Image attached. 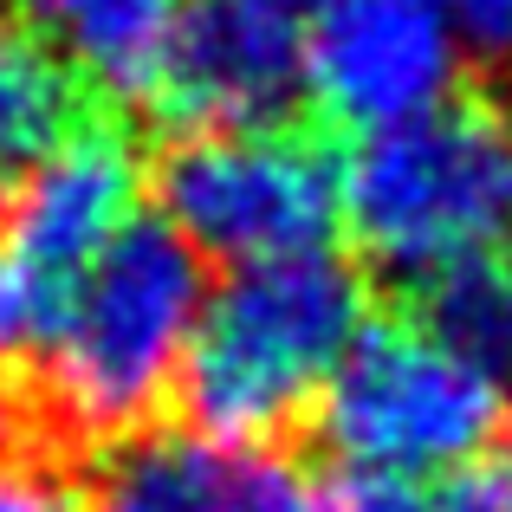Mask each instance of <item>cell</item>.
<instances>
[{"instance_id": "6da1fadb", "label": "cell", "mask_w": 512, "mask_h": 512, "mask_svg": "<svg viewBox=\"0 0 512 512\" xmlns=\"http://www.w3.org/2000/svg\"><path fill=\"white\" fill-rule=\"evenodd\" d=\"M201 299V253L163 214H137L78 279L59 338L33 363H20L33 389L39 461L91 474L104 448L163 428L188 338L201 325Z\"/></svg>"}, {"instance_id": "7a4b0ae2", "label": "cell", "mask_w": 512, "mask_h": 512, "mask_svg": "<svg viewBox=\"0 0 512 512\" xmlns=\"http://www.w3.org/2000/svg\"><path fill=\"white\" fill-rule=\"evenodd\" d=\"M363 305V266L325 247L240 266L201 305L188 338L175 383L182 428L234 448L299 454L318 428V396L363 325Z\"/></svg>"}, {"instance_id": "3957f363", "label": "cell", "mask_w": 512, "mask_h": 512, "mask_svg": "<svg viewBox=\"0 0 512 512\" xmlns=\"http://www.w3.org/2000/svg\"><path fill=\"white\" fill-rule=\"evenodd\" d=\"M350 247L389 286L474 260L512 227V85L467 78L435 111L370 130L344 163Z\"/></svg>"}, {"instance_id": "277c9868", "label": "cell", "mask_w": 512, "mask_h": 512, "mask_svg": "<svg viewBox=\"0 0 512 512\" xmlns=\"http://www.w3.org/2000/svg\"><path fill=\"white\" fill-rule=\"evenodd\" d=\"M163 221L214 260L312 253L338 221L344 156L338 130L312 111L240 130H175L143 156Z\"/></svg>"}, {"instance_id": "5b68a950", "label": "cell", "mask_w": 512, "mask_h": 512, "mask_svg": "<svg viewBox=\"0 0 512 512\" xmlns=\"http://www.w3.org/2000/svg\"><path fill=\"white\" fill-rule=\"evenodd\" d=\"M143 137L104 98L46 163L0 188V357L33 363L59 338L65 305L104 247L137 221Z\"/></svg>"}, {"instance_id": "8992f818", "label": "cell", "mask_w": 512, "mask_h": 512, "mask_svg": "<svg viewBox=\"0 0 512 512\" xmlns=\"http://www.w3.org/2000/svg\"><path fill=\"white\" fill-rule=\"evenodd\" d=\"M512 422V389L454 357L441 338H428L409 312L383 305L363 318L344 344L325 396L318 428L338 454L383 474H435L487 454Z\"/></svg>"}, {"instance_id": "52a82bcc", "label": "cell", "mask_w": 512, "mask_h": 512, "mask_svg": "<svg viewBox=\"0 0 512 512\" xmlns=\"http://www.w3.org/2000/svg\"><path fill=\"white\" fill-rule=\"evenodd\" d=\"M292 91H299L292 13L260 0H175V20L137 104L163 137H175V130H240L299 117Z\"/></svg>"}, {"instance_id": "ba28073f", "label": "cell", "mask_w": 512, "mask_h": 512, "mask_svg": "<svg viewBox=\"0 0 512 512\" xmlns=\"http://www.w3.org/2000/svg\"><path fill=\"white\" fill-rule=\"evenodd\" d=\"M299 65L325 130H389L454 91V33L422 0H318Z\"/></svg>"}, {"instance_id": "9c48e42d", "label": "cell", "mask_w": 512, "mask_h": 512, "mask_svg": "<svg viewBox=\"0 0 512 512\" xmlns=\"http://www.w3.org/2000/svg\"><path fill=\"white\" fill-rule=\"evenodd\" d=\"M312 480L292 454L234 448L195 428H150L104 448L85 474L91 512H305Z\"/></svg>"}, {"instance_id": "30bf717a", "label": "cell", "mask_w": 512, "mask_h": 512, "mask_svg": "<svg viewBox=\"0 0 512 512\" xmlns=\"http://www.w3.org/2000/svg\"><path fill=\"white\" fill-rule=\"evenodd\" d=\"M111 91L39 20L0 13V188L46 163Z\"/></svg>"}, {"instance_id": "8fae6325", "label": "cell", "mask_w": 512, "mask_h": 512, "mask_svg": "<svg viewBox=\"0 0 512 512\" xmlns=\"http://www.w3.org/2000/svg\"><path fill=\"white\" fill-rule=\"evenodd\" d=\"M396 312H409L428 338H441L454 357H467L474 370H487L493 383L512 389V279L487 253L474 260H448L435 273L396 286Z\"/></svg>"}, {"instance_id": "7c38bea8", "label": "cell", "mask_w": 512, "mask_h": 512, "mask_svg": "<svg viewBox=\"0 0 512 512\" xmlns=\"http://www.w3.org/2000/svg\"><path fill=\"white\" fill-rule=\"evenodd\" d=\"M13 13L59 26L72 39V59L124 104V98H143V85H150V65L163 52L175 0H13Z\"/></svg>"}, {"instance_id": "4fadbf2b", "label": "cell", "mask_w": 512, "mask_h": 512, "mask_svg": "<svg viewBox=\"0 0 512 512\" xmlns=\"http://www.w3.org/2000/svg\"><path fill=\"white\" fill-rule=\"evenodd\" d=\"M428 506L435 500H422L402 474H383V467H338V474L305 487V512H428Z\"/></svg>"}, {"instance_id": "5bb4252c", "label": "cell", "mask_w": 512, "mask_h": 512, "mask_svg": "<svg viewBox=\"0 0 512 512\" xmlns=\"http://www.w3.org/2000/svg\"><path fill=\"white\" fill-rule=\"evenodd\" d=\"M0 512H91L85 474L59 461H7L0 467Z\"/></svg>"}, {"instance_id": "9a60e30c", "label": "cell", "mask_w": 512, "mask_h": 512, "mask_svg": "<svg viewBox=\"0 0 512 512\" xmlns=\"http://www.w3.org/2000/svg\"><path fill=\"white\" fill-rule=\"evenodd\" d=\"M422 7L435 13L467 52H480L493 72L512 59V0H422Z\"/></svg>"}, {"instance_id": "2e32d148", "label": "cell", "mask_w": 512, "mask_h": 512, "mask_svg": "<svg viewBox=\"0 0 512 512\" xmlns=\"http://www.w3.org/2000/svg\"><path fill=\"white\" fill-rule=\"evenodd\" d=\"M7 461H39V454H33V389H26V370L0 357V467Z\"/></svg>"}, {"instance_id": "e0dca14e", "label": "cell", "mask_w": 512, "mask_h": 512, "mask_svg": "<svg viewBox=\"0 0 512 512\" xmlns=\"http://www.w3.org/2000/svg\"><path fill=\"white\" fill-rule=\"evenodd\" d=\"M428 512H506V500L493 493L487 474H461V480H448V487L435 493V506H428Z\"/></svg>"}, {"instance_id": "ac0fdd59", "label": "cell", "mask_w": 512, "mask_h": 512, "mask_svg": "<svg viewBox=\"0 0 512 512\" xmlns=\"http://www.w3.org/2000/svg\"><path fill=\"white\" fill-rule=\"evenodd\" d=\"M480 474L493 480V493H500L506 512H512V422H506V435H500V461H493V467H480Z\"/></svg>"}, {"instance_id": "d6986e66", "label": "cell", "mask_w": 512, "mask_h": 512, "mask_svg": "<svg viewBox=\"0 0 512 512\" xmlns=\"http://www.w3.org/2000/svg\"><path fill=\"white\" fill-rule=\"evenodd\" d=\"M260 7H279V13H299V7H318V0H260Z\"/></svg>"}, {"instance_id": "ffe728a7", "label": "cell", "mask_w": 512, "mask_h": 512, "mask_svg": "<svg viewBox=\"0 0 512 512\" xmlns=\"http://www.w3.org/2000/svg\"><path fill=\"white\" fill-rule=\"evenodd\" d=\"M506 279H512V260H506Z\"/></svg>"}]
</instances>
